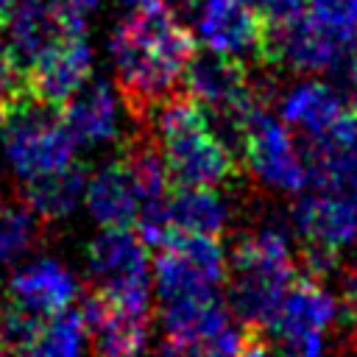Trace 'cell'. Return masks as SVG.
Masks as SVG:
<instances>
[{
    "instance_id": "cell-7",
    "label": "cell",
    "mask_w": 357,
    "mask_h": 357,
    "mask_svg": "<svg viewBox=\"0 0 357 357\" xmlns=\"http://www.w3.org/2000/svg\"><path fill=\"white\" fill-rule=\"evenodd\" d=\"M86 265L95 290L128 307L151 310L148 245L134 226H103L89 240Z\"/></svg>"
},
{
    "instance_id": "cell-33",
    "label": "cell",
    "mask_w": 357,
    "mask_h": 357,
    "mask_svg": "<svg viewBox=\"0 0 357 357\" xmlns=\"http://www.w3.org/2000/svg\"><path fill=\"white\" fill-rule=\"evenodd\" d=\"M8 114H11V106L0 100V131H3V126H6V120H8Z\"/></svg>"
},
{
    "instance_id": "cell-34",
    "label": "cell",
    "mask_w": 357,
    "mask_h": 357,
    "mask_svg": "<svg viewBox=\"0 0 357 357\" xmlns=\"http://www.w3.org/2000/svg\"><path fill=\"white\" fill-rule=\"evenodd\" d=\"M11 3H14V0H0V25L6 22V14H8V8H11Z\"/></svg>"
},
{
    "instance_id": "cell-19",
    "label": "cell",
    "mask_w": 357,
    "mask_h": 357,
    "mask_svg": "<svg viewBox=\"0 0 357 357\" xmlns=\"http://www.w3.org/2000/svg\"><path fill=\"white\" fill-rule=\"evenodd\" d=\"M84 204L100 226H134L137 192L126 162H109L86 181Z\"/></svg>"
},
{
    "instance_id": "cell-18",
    "label": "cell",
    "mask_w": 357,
    "mask_h": 357,
    "mask_svg": "<svg viewBox=\"0 0 357 357\" xmlns=\"http://www.w3.org/2000/svg\"><path fill=\"white\" fill-rule=\"evenodd\" d=\"M75 145H98L117 134V100L106 81H86L59 106Z\"/></svg>"
},
{
    "instance_id": "cell-17",
    "label": "cell",
    "mask_w": 357,
    "mask_h": 357,
    "mask_svg": "<svg viewBox=\"0 0 357 357\" xmlns=\"http://www.w3.org/2000/svg\"><path fill=\"white\" fill-rule=\"evenodd\" d=\"M279 114L287 126L298 128L304 139H321L351 114V106H346L329 84L301 81L279 100Z\"/></svg>"
},
{
    "instance_id": "cell-5",
    "label": "cell",
    "mask_w": 357,
    "mask_h": 357,
    "mask_svg": "<svg viewBox=\"0 0 357 357\" xmlns=\"http://www.w3.org/2000/svg\"><path fill=\"white\" fill-rule=\"evenodd\" d=\"M3 151L22 178L53 173L75 162V139L59 109L33 98L20 100L3 126Z\"/></svg>"
},
{
    "instance_id": "cell-20",
    "label": "cell",
    "mask_w": 357,
    "mask_h": 357,
    "mask_svg": "<svg viewBox=\"0 0 357 357\" xmlns=\"http://www.w3.org/2000/svg\"><path fill=\"white\" fill-rule=\"evenodd\" d=\"M86 181H89L86 167L78 162H70L61 170L25 178V201L33 209V215L45 220L64 218L84 201Z\"/></svg>"
},
{
    "instance_id": "cell-32",
    "label": "cell",
    "mask_w": 357,
    "mask_h": 357,
    "mask_svg": "<svg viewBox=\"0 0 357 357\" xmlns=\"http://www.w3.org/2000/svg\"><path fill=\"white\" fill-rule=\"evenodd\" d=\"M153 357H181V351H178V346L176 343H170V340H165L156 351H153Z\"/></svg>"
},
{
    "instance_id": "cell-16",
    "label": "cell",
    "mask_w": 357,
    "mask_h": 357,
    "mask_svg": "<svg viewBox=\"0 0 357 357\" xmlns=\"http://www.w3.org/2000/svg\"><path fill=\"white\" fill-rule=\"evenodd\" d=\"M335 296L312 276H296L284 290L276 315L265 326L271 337H298V335H324L337 318Z\"/></svg>"
},
{
    "instance_id": "cell-2",
    "label": "cell",
    "mask_w": 357,
    "mask_h": 357,
    "mask_svg": "<svg viewBox=\"0 0 357 357\" xmlns=\"http://www.w3.org/2000/svg\"><path fill=\"white\" fill-rule=\"evenodd\" d=\"M156 137L176 187H218L240 173L237 156L212 131L204 106L190 95H167L156 109Z\"/></svg>"
},
{
    "instance_id": "cell-12",
    "label": "cell",
    "mask_w": 357,
    "mask_h": 357,
    "mask_svg": "<svg viewBox=\"0 0 357 357\" xmlns=\"http://www.w3.org/2000/svg\"><path fill=\"white\" fill-rule=\"evenodd\" d=\"M86 337L98 357H142L151 335V310L128 307L100 290L84 301Z\"/></svg>"
},
{
    "instance_id": "cell-6",
    "label": "cell",
    "mask_w": 357,
    "mask_h": 357,
    "mask_svg": "<svg viewBox=\"0 0 357 357\" xmlns=\"http://www.w3.org/2000/svg\"><path fill=\"white\" fill-rule=\"evenodd\" d=\"M153 279L162 304L220 296V282L226 279V254L218 237L173 231L159 245Z\"/></svg>"
},
{
    "instance_id": "cell-30",
    "label": "cell",
    "mask_w": 357,
    "mask_h": 357,
    "mask_svg": "<svg viewBox=\"0 0 357 357\" xmlns=\"http://www.w3.org/2000/svg\"><path fill=\"white\" fill-rule=\"evenodd\" d=\"M165 3L173 8V14H176L181 22L198 17V11H201V6H204V0H165Z\"/></svg>"
},
{
    "instance_id": "cell-29",
    "label": "cell",
    "mask_w": 357,
    "mask_h": 357,
    "mask_svg": "<svg viewBox=\"0 0 357 357\" xmlns=\"http://www.w3.org/2000/svg\"><path fill=\"white\" fill-rule=\"evenodd\" d=\"M240 357H276V351H273V343L259 329H248Z\"/></svg>"
},
{
    "instance_id": "cell-10",
    "label": "cell",
    "mask_w": 357,
    "mask_h": 357,
    "mask_svg": "<svg viewBox=\"0 0 357 357\" xmlns=\"http://www.w3.org/2000/svg\"><path fill=\"white\" fill-rule=\"evenodd\" d=\"M84 8L75 0H14L3 22V33L22 70L47 50L84 39Z\"/></svg>"
},
{
    "instance_id": "cell-9",
    "label": "cell",
    "mask_w": 357,
    "mask_h": 357,
    "mask_svg": "<svg viewBox=\"0 0 357 357\" xmlns=\"http://www.w3.org/2000/svg\"><path fill=\"white\" fill-rule=\"evenodd\" d=\"M243 159L271 190L301 192L310 187L307 162L301 159L287 123L265 112L262 103H251L243 114Z\"/></svg>"
},
{
    "instance_id": "cell-8",
    "label": "cell",
    "mask_w": 357,
    "mask_h": 357,
    "mask_svg": "<svg viewBox=\"0 0 357 357\" xmlns=\"http://www.w3.org/2000/svg\"><path fill=\"white\" fill-rule=\"evenodd\" d=\"M357 56V42L321 25L307 8L282 22H265L259 47L262 64H282L296 73H326Z\"/></svg>"
},
{
    "instance_id": "cell-36",
    "label": "cell",
    "mask_w": 357,
    "mask_h": 357,
    "mask_svg": "<svg viewBox=\"0 0 357 357\" xmlns=\"http://www.w3.org/2000/svg\"><path fill=\"white\" fill-rule=\"evenodd\" d=\"M8 354H11V351H8V346L0 340V357H8Z\"/></svg>"
},
{
    "instance_id": "cell-14",
    "label": "cell",
    "mask_w": 357,
    "mask_h": 357,
    "mask_svg": "<svg viewBox=\"0 0 357 357\" xmlns=\"http://www.w3.org/2000/svg\"><path fill=\"white\" fill-rule=\"evenodd\" d=\"M198 33L206 47L231 56H259L265 17L248 0H204L198 11Z\"/></svg>"
},
{
    "instance_id": "cell-11",
    "label": "cell",
    "mask_w": 357,
    "mask_h": 357,
    "mask_svg": "<svg viewBox=\"0 0 357 357\" xmlns=\"http://www.w3.org/2000/svg\"><path fill=\"white\" fill-rule=\"evenodd\" d=\"M184 84L187 92L212 112H245L254 98V84L248 78L245 64L240 56L206 47L192 53V59L184 67Z\"/></svg>"
},
{
    "instance_id": "cell-1",
    "label": "cell",
    "mask_w": 357,
    "mask_h": 357,
    "mask_svg": "<svg viewBox=\"0 0 357 357\" xmlns=\"http://www.w3.org/2000/svg\"><path fill=\"white\" fill-rule=\"evenodd\" d=\"M112 36V59L126 109L145 120L184 75L198 42L165 0H126Z\"/></svg>"
},
{
    "instance_id": "cell-22",
    "label": "cell",
    "mask_w": 357,
    "mask_h": 357,
    "mask_svg": "<svg viewBox=\"0 0 357 357\" xmlns=\"http://www.w3.org/2000/svg\"><path fill=\"white\" fill-rule=\"evenodd\" d=\"M229 307L220 296H204V298H181L162 304V326L170 343L178 349L198 340L201 335L229 324Z\"/></svg>"
},
{
    "instance_id": "cell-28",
    "label": "cell",
    "mask_w": 357,
    "mask_h": 357,
    "mask_svg": "<svg viewBox=\"0 0 357 357\" xmlns=\"http://www.w3.org/2000/svg\"><path fill=\"white\" fill-rule=\"evenodd\" d=\"M343 318L357 329V254L343 268Z\"/></svg>"
},
{
    "instance_id": "cell-31",
    "label": "cell",
    "mask_w": 357,
    "mask_h": 357,
    "mask_svg": "<svg viewBox=\"0 0 357 357\" xmlns=\"http://www.w3.org/2000/svg\"><path fill=\"white\" fill-rule=\"evenodd\" d=\"M349 84H351V112L357 114V56L351 61V73H349Z\"/></svg>"
},
{
    "instance_id": "cell-15",
    "label": "cell",
    "mask_w": 357,
    "mask_h": 357,
    "mask_svg": "<svg viewBox=\"0 0 357 357\" xmlns=\"http://www.w3.org/2000/svg\"><path fill=\"white\" fill-rule=\"evenodd\" d=\"M6 296L8 304L22 307L39 318H50L73 307L78 296V282L59 259H36L8 279Z\"/></svg>"
},
{
    "instance_id": "cell-3",
    "label": "cell",
    "mask_w": 357,
    "mask_h": 357,
    "mask_svg": "<svg viewBox=\"0 0 357 357\" xmlns=\"http://www.w3.org/2000/svg\"><path fill=\"white\" fill-rule=\"evenodd\" d=\"M226 276L234 315L248 329H265L296 279L290 231L284 226H262L240 237L229 254Z\"/></svg>"
},
{
    "instance_id": "cell-27",
    "label": "cell",
    "mask_w": 357,
    "mask_h": 357,
    "mask_svg": "<svg viewBox=\"0 0 357 357\" xmlns=\"http://www.w3.org/2000/svg\"><path fill=\"white\" fill-rule=\"evenodd\" d=\"M276 357H324V335H298V337H271Z\"/></svg>"
},
{
    "instance_id": "cell-23",
    "label": "cell",
    "mask_w": 357,
    "mask_h": 357,
    "mask_svg": "<svg viewBox=\"0 0 357 357\" xmlns=\"http://www.w3.org/2000/svg\"><path fill=\"white\" fill-rule=\"evenodd\" d=\"M86 343V321L78 310H61L42 321L36 335L14 351V357H81Z\"/></svg>"
},
{
    "instance_id": "cell-13",
    "label": "cell",
    "mask_w": 357,
    "mask_h": 357,
    "mask_svg": "<svg viewBox=\"0 0 357 357\" xmlns=\"http://www.w3.org/2000/svg\"><path fill=\"white\" fill-rule=\"evenodd\" d=\"M92 78V53L84 39H70L45 56H39L28 70V98L59 109Z\"/></svg>"
},
{
    "instance_id": "cell-35",
    "label": "cell",
    "mask_w": 357,
    "mask_h": 357,
    "mask_svg": "<svg viewBox=\"0 0 357 357\" xmlns=\"http://www.w3.org/2000/svg\"><path fill=\"white\" fill-rule=\"evenodd\" d=\"M75 3H78V6H81V8H84V11H86V8H92V6H95V3H98V0H75Z\"/></svg>"
},
{
    "instance_id": "cell-21",
    "label": "cell",
    "mask_w": 357,
    "mask_h": 357,
    "mask_svg": "<svg viewBox=\"0 0 357 357\" xmlns=\"http://www.w3.org/2000/svg\"><path fill=\"white\" fill-rule=\"evenodd\" d=\"M170 229L218 237L229 223V204L215 187H176L167 201Z\"/></svg>"
},
{
    "instance_id": "cell-24",
    "label": "cell",
    "mask_w": 357,
    "mask_h": 357,
    "mask_svg": "<svg viewBox=\"0 0 357 357\" xmlns=\"http://www.w3.org/2000/svg\"><path fill=\"white\" fill-rule=\"evenodd\" d=\"M36 223L28 209L0 204V262H11L33 243Z\"/></svg>"
},
{
    "instance_id": "cell-25",
    "label": "cell",
    "mask_w": 357,
    "mask_h": 357,
    "mask_svg": "<svg viewBox=\"0 0 357 357\" xmlns=\"http://www.w3.org/2000/svg\"><path fill=\"white\" fill-rule=\"evenodd\" d=\"M243 340H245V332L229 321V324L201 335L198 340L181 346L178 351H181V357H240Z\"/></svg>"
},
{
    "instance_id": "cell-4",
    "label": "cell",
    "mask_w": 357,
    "mask_h": 357,
    "mask_svg": "<svg viewBox=\"0 0 357 357\" xmlns=\"http://www.w3.org/2000/svg\"><path fill=\"white\" fill-rule=\"evenodd\" d=\"M290 223L301 240L307 276L324 279L340 265V254L357 240V201L312 187V192H304L293 204Z\"/></svg>"
},
{
    "instance_id": "cell-26",
    "label": "cell",
    "mask_w": 357,
    "mask_h": 357,
    "mask_svg": "<svg viewBox=\"0 0 357 357\" xmlns=\"http://www.w3.org/2000/svg\"><path fill=\"white\" fill-rule=\"evenodd\" d=\"M304 6L321 25L357 42V0H304Z\"/></svg>"
}]
</instances>
